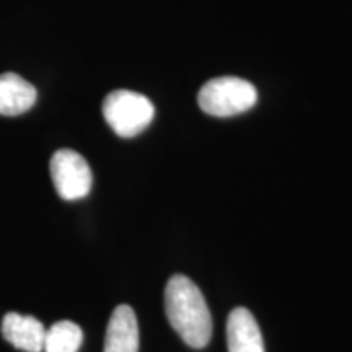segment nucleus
Segmentation results:
<instances>
[{
  "label": "nucleus",
  "mask_w": 352,
  "mask_h": 352,
  "mask_svg": "<svg viewBox=\"0 0 352 352\" xmlns=\"http://www.w3.org/2000/svg\"><path fill=\"white\" fill-rule=\"evenodd\" d=\"M165 310L170 324L189 347L202 349L212 336V318L199 287L186 276L171 277L165 289Z\"/></svg>",
  "instance_id": "obj_1"
},
{
  "label": "nucleus",
  "mask_w": 352,
  "mask_h": 352,
  "mask_svg": "<svg viewBox=\"0 0 352 352\" xmlns=\"http://www.w3.org/2000/svg\"><path fill=\"white\" fill-rule=\"evenodd\" d=\"M258 101L253 83L240 77H217L206 83L197 95L204 113L215 118H230L246 113Z\"/></svg>",
  "instance_id": "obj_2"
},
{
  "label": "nucleus",
  "mask_w": 352,
  "mask_h": 352,
  "mask_svg": "<svg viewBox=\"0 0 352 352\" xmlns=\"http://www.w3.org/2000/svg\"><path fill=\"white\" fill-rule=\"evenodd\" d=\"M103 116L120 138L131 139L151 126L155 108L142 94L114 90L103 101Z\"/></svg>",
  "instance_id": "obj_3"
},
{
  "label": "nucleus",
  "mask_w": 352,
  "mask_h": 352,
  "mask_svg": "<svg viewBox=\"0 0 352 352\" xmlns=\"http://www.w3.org/2000/svg\"><path fill=\"white\" fill-rule=\"evenodd\" d=\"M51 178L63 199L77 201L90 192L94 175L80 153L70 148H60L51 158Z\"/></svg>",
  "instance_id": "obj_4"
},
{
  "label": "nucleus",
  "mask_w": 352,
  "mask_h": 352,
  "mask_svg": "<svg viewBox=\"0 0 352 352\" xmlns=\"http://www.w3.org/2000/svg\"><path fill=\"white\" fill-rule=\"evenodd\" d=\"M2 334L16 349L25 352H41L46 338V328L38 318L10 311L3 316Z\"/></svg>",
  "instance_id": "obj_5"
},
{
  "label": "nucleus",
  "mask_w": 352,
  "mask_h": 352,
  "mask_svg": "<svg viewBox=\"0 0 352 352\" xmlns=\"http://www.w3.org/2000/svg\"><path fill=\"white\" fill-rule=\"evenodd\" d=\"M104 352H139V324L129 305L114 308L107 328Z\"/></svg>",
  "instance_id": "obj_6"
},
{
  "label": "nucleus",
  "mask_w": 352,
  "mask_h": 352,
  "mask_svg": "<svg viewBox=\"0 0 352 352\" xmlns=\"http://www.w3.org/2000/svg\"><path fill=\"white\" fill-rule=\"evenodd\" d=\"M228 352H264L261 331L253 314L246 308H235L227 321Z\"/></svg>",
  "instance_id": "obj_7"
},
{
  "label": "nucleus",
  "mask_w": 352,
  "mask_h": 352,
  "mask_svg": "<svg viewBox=\"0 0 352 352\" xmlns=\"http://www.w3.org/2000/svg\"><path fill=\"white\" fill-rule=\"evenodd\" d=\"M36 88L19 74L0 76V116H19L36 103Z\"/></svg>",
  "instance_id": "obj_8"
},
{
  "label": "nucleus",
  "mask_w": 352,
  "mask_h": 352,
  "mask_svg": "<svg viewBox=\"0 0 352 352\" xmlns=\"http://www.w3.org/2000/svg\"><path fill=\"white\" fill-rule=\"evenodd\" d=\"M83 341V333L72 321H57L46 329L44 352H78Z\"/></svg>",
  "instance_id": "obj_9"
}]
</instances>
